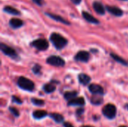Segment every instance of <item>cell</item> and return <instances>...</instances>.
<instances>
[{"instance_id":"20","label":"cell","mask_w":128,"mask_h":127,"mask_svg":"<svg viewBox=\"0 0 128 127\" xmlns=\"http://www.w3.org/2000/svg\"><path fill=\"white\" fill-rule=\"evenodd\" d=\"M44 91L46 93V94H51L52 92L55 91L56 90V85L51 83H48V84H45L44 88H43Z\"/></svg>"},{"instance_id":"13","label":"cell","mask_w":128,"mask_h":127,"mask_svg":"<svg viewBox=\"0 0 128 127\" xmlns=\"http://www.w3.org/2000/svg\"><path fill=\"white\" fill-rule=\"evenodd\" d=\"M86 104L85 100L82 97H76L70 101H68V106H82Z\"/></svg>"},{"instance_id":"23","label":"cell","mask_w":128,"mask_h":127,"mask_svg":"<svg viewBox=\"0 0 128 127\" xmlns=\"http://www.w3.org/2000/svg\"><path fill=\"white\" fill-rule=\"evenodd\" d=\"M32 103L37 106H42L44 105V101L42 100H39V99H37V98H32Z\"/></svg>"},{"instance_id":"21","label":"cell","mask_w":128,"mask_h":127,"mask_svg":"<svg viewBox=\"0 0 128 127\" xmlns=\"http://www.w3.org/2000/svg\"><path fill=\"white\" fill-rule=\"evenodd\" d=\"M110 55H111V57H112L115 61L119 62L120 64H123V65H124V66H128V61H125L124 59H123L122 58L119 57L118 55H116V54H115V53H111Z\"/></svg>"},{"instance_id":"27","label":"cell","mask_w":128,"mask_h":127,"mask_svg":"<svg viewBox=\"0 0 128 127\" xmlns=\"http://www.w3.org/2000/svg\"><path fill=\"white\" fill-rule=\"evenodd\" d=\"M32 1L34 4H36L37 5H38V6H42L44 4V0H32Z\"/></svg>"},{"instance_id":"2","label":"cell","mask_w":128,"mask_h":127,"mask_svg":"<svg viewBox=\"0 0 128 127\" xmlns=\"http://www.w3.org/2000/svg\"><path fill=\"white\" fill-rule=\"evenodd\" d=\"M17 85L22 90L27 91H32L34 89V82L23 76H21L17 80Z\"/></svg>"},{"instance_id":"17","label":"cell","mask_w":128,"mask_h":127,"mask_svg":"<svg viewBox=\"0 0 128 127\" xmlns=\"http://www.w3.org/2000/svg\"><path fill=\"white\" fill-rule=\"evenodd\" d=\"M47 115H48L47 112L44 110H38V111H35L33 112V118L37 120L42 119V118L46 117Z\"/></svg>"},{"instance_id":"26","label":"cell","mask_w":128,"mask_h":127,"mask_svg":"<svg viewBox=\"0 0 128 127\" xmlns=\"http://www.w3.org/2000/svg\"><path fill=\"white\" fill-rule=\"evenodd\" d=\"M12 102L14 103H16V104H22V103L21 99L16 96H12Z\"/></svg>"},{"instance_id":"28","label":"cell","mask_w":128,"mask_h":127,"mask_svg":"<svg viewBox=\"0 0 128 127\" xmlns=\"http://www.w3.org/2000/svg\"><path fill=\"white\" fill-rule=\"evenodd\" d=\"M83 112H84V109H78L76 110V115H77V116H81Z\"/></svg>"},{"instance_id":"10","label":"cell","mask_w":128,"mask_h":127,"mask_svg":"<svg viewBox=\"0 0 128 127\" xmlns=\"http://www.w3.org/2000/svg\"><path fill=\"white\" fill-rule=\"evenodd\" d=\"M93 8L94 10V11L100 14V15H104L105 14V11H106V8L104 7V6L103 5V4L100 1H95L93 2Z\"/></svg>"},{"instance_id":"11","label":"cell","mask_w":128,"mask_h":127,"mask_svg":"<svg viewBox=\"0 0 128 127\" xmlns=\"http://www.w3.org/2000/svg\"><path fill=\"white\" fill-rule=\"evenodd\" d=\"M45 14L50 17L51 19L56 20V21H58L59 22H62L63 24H65V25H70V22L68 20H66L65 19H64L63 17H62L61 16H58V15H56V14H54V13H49V12H45Z\"/></svg>"},{"instance_id":"1","label":"cell","mask_w":128,"mask_h":127,"mask_svg":"<svg viewBox=\"0 0 128 127\" xmlns=\"http://www.w3.org/2000/svg\"><path fill=\"white\" fill-rule=\"evenodd\" d=\"M50 40L57 49H62L68 44V40L58 33H52Z\"/></svg>"},{"instance_id":"25","label":"cell","mask_w":128,"mask_h":127,"mask_svg":"<svg viewBox=\"0 0 128 127\" xmlns=\"http://www.w3.org/2000/svg\"><path fill=\"white\" fill-rule=\"evenodd\" d=\"M41 70V67L39 64H35L33 68H32V71L34 74H39Z\"/></svg>"},{"instance_id":"30","label":"cell","mask_w":128,"mask_h":127,"mask_svg":"<svg viewBox=\"0 0 128 127\" xmlns=\"http://www.w3.org/2000/svg\"><path fill=\"white\" fill-rule=\"evenodd\" d=\"M64 127H74L71 124H70V123H68V122H66V123H64Z\"/></svg>"},{"instance_id":"8","label":"cell","mask_w":128,"mask_h":127,"mask_svg":"<svg viewBox=\"0 0 128 127\" xmlns=\"http://www.w3.org/2000/svg\"><path fill=\"white\" fill-rule=\"evenodd\" d=\"M88 89L89 91L94 95H103L104 94V88L97 84H91L88 87Z\"/></svg>"},{"instance_id":"19","label":"cell","mask_w":128,"mask_h":127,"mask_svg":"<svg viewBox=\"0 0 128 127\" xmlns=\"http://www.w3.org/2000/svg\"><path fill=\"white\" fill-rule=\"evenodd\" d=\"M103 97L101 95H94L91 98V102L93 105H100L103 103Z\"/></svg>"},{"instance_id":"29","label":"cell","mask_w":128,"mask_h":127,"mask_svg":"<svg viewBox=\"0 0 128 127\" xmlns=\"http://www.w3.org/2000/svg\"><path fill=\"white\" fill-rule=\"evenodd\" d=\"M74 4H80L81 3V1H82V0H70Z\"/></svg>"},{"instance_id":"14","label":"cell","mask_w":128,"mask_h":127,"mask_svg":"<svg viewBox=\"0 0 128 127\" xmlns=\"http://www.w3.org/2000/svg\"><path fill=\"white\" fill-rule=\"evenodd\" d=\"M9 25L13 28H18L23 25V22L17 18H12L9 21Z\"/></svg>"},{"instance_id":"34","label":"cell","mask_w":128,"mask_h":127,"mask_svg":"<svg viewBox=\"0 0 128 127\" xmlns=\"http://www.w3.org/2000/svg\"><path fill=\"white\" fill-rule=\"evenodd\" d=\"M122 1H126V0H122Z\"/></svg>"},{"instance_id":"12","label":"cell","mask_w":128,"mask_h":127,"mask_svg":"<svg viewBox=\"0 0 128 127\" xmlns=\"http://www.w3.org/2000/svg\"><path fill=\"white\" fill-rule=\"evenodd\" d=\"M82 17L88 22L90 23H93V24H99L100 22L98 19H96L95 17H94L92 14H90L89 13L86 12V11H82Z\"/></svg>"},{"instance_id":"9","label":"cell","mask_w":128,"mask_h":127,"mask_svg":"<svg viewBox=\"0 0 128 127\" xmlns=\"http://www.w3.org/2000/svg\"><path fill=\"white\" fill-rule=\"evenodd\" d=\"M106 10L110 13L111 14L114 15V16H122L124 13L123 10L118 7H116V6H110V5H107L106 6Z\"/></svg>"},{"instance_id":"7","label":"cell","mask_w":128,"mask_h":127,"mask_svg":"<svg viewBox=\"0 0 128 127\" xmlns=\"http://www.w3.org/2000/svg\"><path fill=\"white\" fill-rule=\"evenodd\" d=\"M89 58H90V55L86 51H80L76 54L74 57L76 61H81V62H88Z\"/></svg>"},{"instance_id":"6","label":"cell","mask_w":128,"mask_h":127,"mask_svg":"<svg viewBox=\"0 0 128 127\" xmlns=\"http://www.w3.org/2000/svg\"><path fill=\"white\" fill-rule=\"evenodd\" d=\"M46 63L54 67H63L65 64V61L63 58L57 55H51L46 59Z\"/></svg>"},{"instance_id":"32","label":"cell","mask_w":128,"mask_h":127,"mask_svg":"<svg viewBox=\"0 0 128 127\" xmlns=\"http://www.w3.org/2000/svg\"><path fill=\"white\" fill-rule=\"evenodd\" d=\"M125 108H126V109H127L128 110V104H126V106H125Z\"/></svg>"},{"instance_id":"31","label":"cell","mask_w":128,"mask_h":127,"mask_svg":"<svg viewBox=\"0 0 128 127\" xmlns=\"http://www.w3.org/2000/svg\"><path fill=\"white\" fill-rule=\"evenodd\" d=\"M81 127H92V126H88V125H86V126H82Z\"/></svg>"},{"instance_id":"3","label":"cell","mask_w":128,"mask_h":127,"mask_svg":"<svg viewBox=\"0 0 128 127\" xmlns=\"http://www.w3.org/2000/svg\"><path fill=\"white\" fill-rule=\"evenodd\" d=\"M104 115L108 119H113L116 118V112H117V109H116V107L112 105V104H107L106 105L104 109H103V111H102Z\"/></svg>"},{"instance_id":"22","label":"cell","mask_w":128,"mask_h":127,"mask_svg":"<svg viewBox=\"0 0 128 127\" xmlns=\"http://www.w3.org/2000/svg\"><path fill=\"white\" fill-rule=\"evenodd\" d=\"M76 95H77V92L76 91H68V92H66L64 94V97L65 100L70 101V100L76 98Z\"/></svg>"},{"instance_id":"16","label":"cell","mask_w":128,"mask_h":127,"mask_svg":"<svg viewBox=\"0 0 128 127\" xmlns=\"http://www.w3.org/2000/svg\"><path fill=\"white\" fill-rule=\"evenodd\" d=\"M3 11L9 13V14H12V15H20V12L16 9L15 7H11V6H9V5H7V6H4L3 7Z\"/></svg>"},{"instance_id":"15","label":"cell","mask_w":128,"mask_h":127,"mask_svg":"<svg viewBox=\"0 0 128 127\" xmlns=\"http://www.w3.org/2000/svg\"><path fill=\"white\" fill-rule=\"evenodd\" d=\"M78 79L80 84L83 85H88L90 81H91V77L88 76L87 74L85 73H80L78 76Z\"/></svg>"},{"instance_id":"18","label":"cell","mask_w":128,"mask_h":127,"mask_svg":"<svg viewBox=\"0 0 128 127\" xmlns=\"http://www.w3.org/2000/svg\"><path fill=\"white\" fill-rule=\"evenodd\" d=\"M49 116L52 120H54L56 123L60 124L64 121V117L58 113H50V114H49Z\"/></svg>"},{"instance_id":"24","label":"cell","mask_w":128,"mask_h":127,"mask_svg":"<svg viewBox=\"0 0 128 127\" xmlns=\"http://www.w3.org/2000/svg\"><path fill=\"white\" fill-rule=\"evenodd\" d=\"M9 111L12 113V115H14L15 117H19V115H20V112H19V111L16 109H15L14 107H11V106H10L9 107Z\"/></svg>"},{"instance_id":"4","label":"cell","mask_w":128,"mask_h":127,"mask_svg":"<svg viewBox=\"0 0 128 127\" xmlns=\"http://www.w3.org/2000/svg\"><path fill=\"white\" fill-rule=\"evenodd\" d=\"M0 49H1V51L5 55H8L14 59H17L18 58V55L16 53V52L11 47L8 46V45L3 43H0Z\"/></svg>"},{"instance_id":"5","label":"cell","mask_w":128,"mask_h":127,"mask_svg":"<svg viewBox=\"0 0 128 127\" xmlns=\"http://www.w3.org/2000/svg\"><path fill=\"white\" fill-rule=\"evenodd\" d=\"M31 46L40 51H45L49 47V43L45 39H38L31 43Z\"/></svg>"},{"instance_id":"33","label":"cell","mask_w":128,"mask_h":127,"mask_svg":"<svg viewBox=\"0 0 128 127\" xmlns=\"http://www.w3.org/2000/svg\"><path fill=\"white\" fill-rule=\"evenodd\" d=\"M126 127V126H121V127Z\"/></svg>"}]
</instances>
